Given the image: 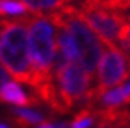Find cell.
<instances>
[{"mask_svg":"<svg viewBox=\"0 0 130 128\" xmlns=\"http://www.w3.org/2000/svg\"><path fill=\"white\" fill-rule=\"evenodd\" d=\"M27 22L29 15L14 21L4 19L0 32V63L17 82L31 85L32 65L29 58Z\"/></svg>","mask_w":130,"mask_h":128,"instance_id":"6da1fadb","label":"cell"},{"mask_svg":"<svg viewBox=\"0 0 130 128\" xmlns=\"http://www.w3.org/2000/svg\"><path fill=\"white\" fill-rule=\"evenodd\" d=\"M29 58L32 65L31 87L55 79L53 75V58L57 51V34L55 24L48 14H31L29 15Z\"/></svg>","mask_w":130,"mask_h":128,"instance_id":"7a4b0ae2","label":"cell"},{"mask_svg":"<svg viewBox=\"0 0 130 128\" xmlns=\"http://www.w3.org/2000/svg\"><path fill=\"white\" fill-rule=\"evenodd\" d=\"M48 17L55 26H62L70 32L79 53V63L92 79L103 57V46L89 24L84 21L79 9L75 5H67L57 12L48 14Z\"/></svg>","mask_w":130,"mask_h":128,"instance_id":"3957f363","label":"cell"},{"mask_svg":"<svg viewBox=\"0 0 130 128\" xmlns=\"http://www.w3.org/2000/svg\"><path fill=\"white\" fill-rule=\"evenodd\" d=\"M55 84L62 115L69 113L77 104L87 106L94 87L92 79L77 62H70L58 72H55Z\"/></svg>","mask_w":130,"mask_h":128,"instance_id":"277c9868","label":"cell"},{"mask_svg":"<svg viewBox=\"0 0 130 128\" xmlns=\"http://www.w3.org/2000/svg\"><path fill=\"white\" fill-rule=\"evenodd\" d=\"M98 79L92 87L91 99L87 106H91L96 101L98 96L110 90L115 85L123 84L130 77V51L123 50L122 46H106L103 57L98 67Z\"/></svg>","mask_w":130,"mask_h":128,"instance_id":"5b68a950","label":"cell"},{"mask_svg":"<svg viewBox=\"0 0 130 128\" xmlns=\"http://www.w3.org/2000/svg\"><path fill=\"white\" fill-rule=\"evenodd\" d=\"M82 14L84 21L89 24L92 31L96 32L99 39L106 46H120V32L128 21V15L125 12H117L111 9L92 5L82 2L77 7Z\"/></svg>","mask_w":130,"mask_h":128,"instance_id":"8992f818","label":"cell"},{"mask_svg":"<svg viewBox=\"0 0 130 128\" xmlns=\"http://www.w3.org/2000/svg\"><path fill=\"white\" fill-rule=\"evenodd\" d=\"M0 102H9V104H15L21 108H31V106L41 104L38 97L27 96L15 82H7L0 89Z\"/></svg>","mask_w":130,"mask_h":128,"instance_id":"52a82bcc","label":"cell"},{"mask_svg":"<svg viewBox=\"0 0 130 128\" xmlns=\"http://www.w3.org/2000/svg\"><path fill=\"white\" fill-rule=\"evenodd\" d=\"M10 120H12L14 128H31L36 123L45 121V116L38 111H32V109H27V108H15L12 109Z\"/></svg>","mask_w":130,"mask_h":128,"instance_id":"ba28073f","label":"cell"},{"mask_svg":"<svg viewBox=\"0 0 130 128\" xmlns=\"http://www.w3.org/2000/svg\"><path fill=\"white\" fill-rule=\"evenodd\" d=\"M72 2L74 0H22V4L29 9L31 14H52L67 5H72Z\"/></svg>","mask_w":130,"mask_h":128,"instance_id":"9c48e42d","label":"cell"},{"mask_svg":"<svg viewBox=\"0 0 130 128\" xmlns=\"http://www.w3.org/2000/svg\"><path fill=\"white\" fill-rule=\"evenodd\" d=\"M5 15L26 17V15H29V9L22 2H17V0H0V17H5Z\"/></svg>","mask_w":130,"mask_h":128,"instance_id":"30bf717a","label":"cell"},{"mask_svg":"<svg viewBox=\"0 0 130 128\" xmlns=\"http://www.w3.org/2000/svg\"><path fill=\"white\" fill-rule=\"evenodd\" d=\"M96 123V116H94V108L84 106L74 116V120L70 123V128H89L91 125Z\"/></svg>","mask_w":130,"mask_h":128,"instance_id":"8fae6325","label":"cell"},{"mask_svg":"<svg viewBox=\"0 0 130 128\" xmlns=\"http://www.w3.org/2000/svg\"><path fill=\"white\" fill-rule=\"evenodd\" d=\"M120 46L123 48V50L130 51V17L127 21V24L123 26V29L120 32Z\"/></svg>","mask_w":130,"mask_h":128,"instance_id":"7c38bea8","label":"cell"},{"mask_svg":"<svg viewBox=\"0 0 130 128\" xmlns=\"http://www.w3.org/2000/svg\"><path fill=\"white\" fill-rule=\"evenodd\" d=\"M9 82V74H7L4 68H2V65H0V89Z\"/></svg>","mask_w":130,"mask_h":128,"instance_id":"4fadbf2b","label":"cell"},{"mask_svg":"<svg viewBox=\"0 0 130 128\" xmlns=\"http://www.w3.org/2000/svg\"><path fill=\"white\" fill-rule=\"evenodd\" d=\"M36 128H55V123H53L52 120H45V121L41 123L39 126H36Z\"/></svg>","mask_w":130,"mask_h":128,"instance_id":"5bb4252c","label":"cell"},{"mask_svg":"<svg viewBox=\"0 0 130 128\" xmlns=\"http://www.w3.org/2000/svg\"><path fill=\"white\" fill-rule=\"evenodd\" d=\"M0 128H7V126H5V125H4V123H0Z\"/></svg>","mask_w":130,"mask_h":128,"instance_id":"9a60e30c","label":"cell"}]
</instances>
